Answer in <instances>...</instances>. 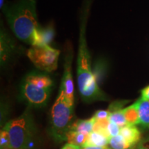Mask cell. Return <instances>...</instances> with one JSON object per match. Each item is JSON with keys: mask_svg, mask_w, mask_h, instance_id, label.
Returning <instances> with one entry per match:
<instances>
[{"mask_svg": "<svg viewBox=\"0 0 149 149\" xmlns=\"http://www.w3.org/2000/svg\"><path fill=\"white\" fill-rule=\"evenodd\" d=\"M53 87V81L46 72L32 71L22 81L20 98L31 107H44L49 100Z\"/></svg>", "mask_w": 149, "mask_h": 149, "instance_id": "3", "label": "cell"}, {"mask_svg": "<svg viewBox=\"0 0 149 149\" xmlns=\"http://www.w3.org/2000/svg\"><path fill=\"white\" fill-rule=\"evenodd\" d=\"M17 46L12 37L6 31L1 22L0 31V64L4 68L17 53Z\"/></svg>", "mask_w": 149, "mask_h": 149, "instance_id": "8", "label": "cell"}, {"mask_svg": "<svg viewBox=\"0 0 149 149\" xmlns=\"http://www.w3.org/2000/svg\"><path fill=\"white\" fill-rule=\"evenodd\" d=\"M109 145L112 149H133L135 147L130 146L122 135L112 137L109 139Z\"/></svg>", "mask_w": 149, "mask_h": 149, "instance_id": "15", "label": "cell"}, {"mask_svg": "<svg viewBox=\"0 0 149 149\" xmlns=\"http://www.w3.org/2000/svg\"><path fill=\"white\" fill-rule=\"evenodd\" d=\"M120 135L126 139L128 144L132 147H135L141 140V133L136 126L127 125L121 128Z\"/></svg>", "mask_w": 149, "mask_h": 149, "instance_id": "9", "label": "cell"}, {"mask_svg": "<svg viewBox=\"0 0 149 149\" xmlns=\"http://www.w3.org/2000/svg\"><path fill=\"white\" fill-rule=\"evenodd\" d=\"M92 0H84L79 28V48L77 60V79L79 92L85 103L109 101L107 95L100 89L91 68L90 52L87 45L86 30Z\"/></svg>", "mask_w": 149, "mask_h": 149, "instance_id": "1", "label": "cell"}, {"mask_svg": "<svg viewBox=\"0 0 149 149\" xmlns=\"http://www.w3.org/2000/svg\"><path fill=\"white\" fill-rule=\"evenodd\" d=\"M73 122L74 104L68 101L59 91L51 109L50 119V133L56 142L67 140V135Z\"/></svg>", "mask_w": 149, "mask_h": 149, "instance_id": "5", "label": "cell"}, {"mask_svg": "<svg viewBox=\"0 0 149 149\" xmlns=\"http://www.w3.org/2000/svg\"><path fill=\"white\" fill-rule=\"evenodd\" d=\"M0 148L1 149H11L9 135L8 132L3 128L0 133Z\"/></svg>", "mask_w": 149, "mask_h": 149, "instance_id": "18", "label": "cell"}, {"mask_svg": "<svg viewBox=\"0 0 149 149\" xmlns=\"http://www.w3.org/2000/svg\"><path fill=\"white\" fill-rule=\"evenodd\" d=\"M3 128L9 135L11 149L34 148L37 130L30 108L19 117L7 122Z\"/></svg>", "mask_w": 149, "mask_h": 149, "instance_id": "4", "label": "cell"}, {"mask_svg": "<svg viewBox=\"0 0 149 149\" xmlns=\"http://www.w3.org/2000/svg\"><path fill=\"white\" fill-rule=\"evenodd\" d=\"M123 111L125 115L127 124L132 126L139 124L138 105H137V101L132 105L123 109Z\"/></svg>", "mask_w": 149, "mask_h": 149, "instance_id": "12", "label": "cell"}, {"mask_svg": "<svg viewBox=\"0 0 149 149\" xmlns=\"http://www.w3.org/2000/svg\"><path fill=\"white\" fill-rule=\"evenodd\" d=\"M95 122V119L94 117L88 120H78L73 122L70 130L79 132L86 135H88L93 131Z\"/></svg>", "mask_w": 149, "mask_h": 149, "instance_id": "10", "label": "cell"}, {"mask_svg": "<svg viewBox=\"0 0 149 149\" xmlns=\"http://www.w3.org/2000/svg\"><path fill=\"white\" fill-rule=\"evenodd\" d=\"M64 57V74L60 84L59 91L64 94L70 102L74 104V84L72 73V61L73 58L72 47L70 44L66 48Z\"/></svg>", "mask_w": 149, "mask_h": 149, "instance_id": "7", "label": "cell"}, {"mask_svg": "<svg viewBox=\"0 0 149 149\" xmlns=\"http://www.w3.org/2000/svg\"><path fill=\"white\" fill-rule=\"evenodd\" d=\"M135 147H136V146H135ZM133 149H135V148H133Z\"/></svg>", "mask_w": 149, "mask_h": 149, "instance_id": "26", "label": "cell"}, {"mask_svg": "<svg viewBox=\"0 0 149 149\" xmlns=\"http://www.w3.org/2000/svg\"><path fill=\"white\" fill-rule=\"evenodd\" d=\"M80 149H112L107 146H84Z\"/></svg>", "mask_w": 149, "mask_h": 149, "instance_id": "23", "label": "cell"}, {"mask_svg": "<svg viewBox=\"0 0 149 149\" xmlns=\"http://www.w3.org/2000/svg\"><path fill=\"white\" fill-rule=\"evenodd\" d=\"M141 98L144 100H149V85L141 91Z\"/></svg>", "mask_w": 149, "mask_h": 149, "instance_id": "22", "label": "cell"}, {"mask_svg": "<svg viewBox=\"0 0 149 149\" xmlns=\"http://www.w3.org/2000/svg\"><path fill=\"white\" fill-rule=\"evenodd\" d=\"M135 149H145L144 145L142 144V143L141 142V141L137 144V146L135 147Z\"/></svg>", "mask_w": 149, "mask_h": 149, "instance_id": "25", "label": "cell"}, {"mask_svg": "<svg viewBox=\"0 0 149 149\" xmlns=\"http://www.w3.org/2000/svg\"><path fill=\"white\" fill-rule=\"evenodd\" d=\"M61 149H80V147L68 143V144H65Z\"/></svg>", "mask_w": 149, "mask_h": 149, "instance_id": "24", "label": "cell"}, {"mask_svg": "<svg viewBox=\"0 0 149 149\" xmlns=\"http://www.w3.org/2000/svg\"><path fill=\"white\" fill-rule=\"evenodd\" d=\"M107 130L109 132L110 137H115V136L120 135L121 127L117 125L115 123L109 122V125L107 126Z\"/></svg>", "mask_w": 149, "mask_h": 149, "instance_id": "19", "label": "cell"}, {"mask_svg": "<svg viewBox=\"0 0 149 149\" xmlns=\"http://www.w3.org/2000/svg\"><path fill=\"white\" fill-rule=\"evenodd\" d=\"M109 139L102 134L93 131L87 136L86 142L84 146H106L109 144Z\"/></svg>", "mask_w": 149, "mask_h": 149, "instance_id": "13", "label": "cell"}, {"mask_svg": "<svg viewBox=\"0 0 149 149\" xmlns=\"http://www.w3.org/2000/svg\"><path fill=\"white\" fill-rule=\"evenodd\" d=\"M55 35V30L53 26L50 25L44 28L40 27V36L42 45H49Z\"/></svg>", "mask_w": 149, "mask_h": 149, "instance_id": "16", "label": "cell"}, {"mask_svg": "<svg viewBox=\"0 0 149 149\" xmlns=\"http://www.w3.org/2000/svg\"><path fill=\"white\" fill-rule=\"evenodd\" d=\"M87 136L84 134L79 132L70 130L67 135V141L69 144L75 145V146L83 147L86 144L87 139Z\"/></svg>", "mask_w": 149, "mask_h": 149, "instance_id": "14", "label": "cell"}, {"mask_svg": "<svg viewBox=\"0 0 149 149\" xmlns=\"http://www.w3.org/2000/svg\"><path fill=\"white\" fill-rule=\"evenodd\" d=\"M138 105L139 125L149 129V100H144L141 97L137 100Z\"/></svg>", "mask_w": 149, "mask_h": 149, "instance_id": "11", "label": "cell"}, {"mask_svg": "<svg viewBox=\"0 0 149 149\" xmlns=\"http://www.w3.org/2000/svg\"><path fill=\"white\" fill-rule=\"evenodd\" d=\"M123 109L111 113L109 118V122L115 123V124H116L117 125H118L121 128L127 125V122H126Z\"/></svg>", "mask_w": 149, "mask_h": 149, "instance_id": "17", "label": "cell"}, {"mask_svg": "<svg viewBox=\"0 0 149 149\" xmlns=\"http://www.w3.org/2000/svg\"><path fill=\"white\" fill-rule=\"evenodd\" d=\"M26 55L37 69L47 73L57 69L60 51L49 45L34 46L28 50Z\"/></svg>", "mask_w": 149, "mask_h": 149, "instance_id": "6", "label": "cell"}, {"mask_svg": "<svg viewBox=\"0 0 149 149\" xmlns=\"http://www.w3.org/2000/svg\"><path fill=\"white\" fill-rule=\"evenodd\" d=\"M110 114H111V113L109 111H102H102H97L93 117L97 120H109Z\"/></svg>", "mask_w": 149, "mask_h": 149, "instance_id": "21", "label": "cell"}, {"mask_svg": "<svg viewBox=\"0 0 149 149\" xmlns=\"http://www.w3.org/2000/svg\"><path fill=\"white\" fill-rule=\"evenodd\" d=\"M126 102H128V101H116L115 102H113L109 106L108 111L110 113H113V112L119 111V110H122L123 109V107L126 104Z\"/></svg>", "mask_w": 149, "mask_h": 149, "instance_id": "20", "label": "cell"}, {"mask_svg": "<svg viewBox=\"0 0 149 149\" xmlns=\"http://www.w3.org/2000/svg\"><path fill=\"white\" fill-rule=\"evenodd\" d=\"M1 10L15 36L32 46H42L40 26L37 22L36 0H19L8 4L5 3Z\"/></svg>", "mask_w": 149, "mask_h": 149, "instance_id": "2", "label": "cell"}]
</instances>
